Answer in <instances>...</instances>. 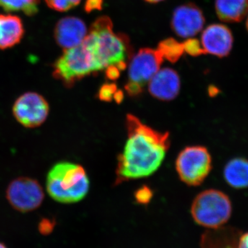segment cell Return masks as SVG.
Listing matches in <instances>:
<instances>
[{
    "mask_svg": "<svg viewBox=\"0 0 248 248\" xmlns=\"http://www.w3.org/2000/svg\"><path fill=\"white\" fill-rule=\"evenodd\" d=\"M55 226V221L48 218H43L39 223L38 230L40 234L47 236L51 234Z\"/></svg>",
    "mask_w": 248,
    "mask_h": 248,
    "instance_id": "cell-24",
    "label": "cell"
},
{
    "mask_svg": "<svg viewBox=\"0 0 248 248\" xmlns=\"http://www.w3.org/2000/svg\"><path fill=\"white\" fill-rule=\"evenodd\" d=\"M223 178L228 186L236 190L248 187V159L246 158H233L225 165Z\"/></svg>",
    "mask_w": 248,
    "mask_h": 248,
    "instance_id": "cell-16",
    "label": "cell"
},
{
    "mask_svg": "<svg viewBox=\"0 0 248 248\" xmlns=\"http://www.w3.org/2000/svg\"><path fill=\"white\" fill-rule=\"evenodd\" d=\"M215 12L222 22H241L248 14V0H215Z\"/></svg>",
    "mask_w": 248,
    "mask_h": 248,
    "instance_id": "cell-17",
    "label": "cell"
},
{
    "mask_svg": "<svg viewBox=\"0 0 248 248\" xmlns=\"http://www.w3.org/2000/svg\"><path fill=\"white\" fill-rule=\"evenodd\" d=\"M24 35L22 19L13 15H0V49L11 48L21 42Z\"/></svg>",
    "mask_w": 248,
    "mask_h": 248,
    "instance_id": "cell-15",
    "label": "cell"
},
{
    "mask_svg": "<svg viewBox=\"0 0 248 248\" xmlns=\"http://www.w3.org/2000/svg\"><path fill=\"white\" fill-rule=\"evenodd\" d=\"M6 197L13 208L27 213L40 208L45 200V192L40 182L34 178L19 177L7 186Z\"/></svg>",
    "mask_w": 248,
    "mask_h": 248,
    "instance_id": "cell-8",
    "label": "cell"
},
{
    "mask_svg": "<svg viewBox=\"0 0 248 248\" xmlns=\"http://www.w3.org/2000/svg\"><path fill=\"white\" fill-rule=\"evenodd\" d=\"M164 61L157 49H140L130 62L128 70V81L125 89L129 95L136 97L141 94L143 88L159 71Z\"/></svg>",
    "mask_w": 248,
    "mask_h": 248,
    "instance_id": "cell-7",
    "label": "cell"
},
{
    "mask_svg": "<svg viewBox=\"0 0 248 248\" xmlns=\"http://www.w3.org/2000/svg\"><path fill=\"white\" fill-rule=\"evenodd\" d=\"M46 186L53 200L69 204L79 202L86 197L90 182L82 166L69 161H60L49 170Z\"/></svg>",
    "mask_w": 248,
    "mask_h": 248,
    "instance_id": "cell-3",
    "label": "cell"
},
{
    "mask_svg": "<svg viewBox=\"0 0 248 248\" xmlns=\"http://www.w3.org/2000/svg\"><path fill=\"white\" fill-rule=\"evenodd\" d=\"M39 0H0V8L7 11H22L24 14L32 16L38 12Z\"/></svg>",
    "mask_w": 248,
    "mask_h": 248,
    "instance_id": "cell-19",
    "label": "cell"
},
{
    "mask_svg": "<svg viewBox=\"0 0 248 248\" xmlns=\"http://www.w3.org/2000/svg\"><path fill=\"white\" fill-rule=\"evenodd\" d=\"M87 27L79 18L66 17L57 23L55 28V41L60 47L66 50L82 43L87 35Z\"/></svg>",
    "mask_w": 248,
    "mask_h": 248,
    "instance_id": "cell-12",
    "label": "cell"
},
{
    "mask_svg": "<svg viewBox=\"0 0 248 248\" xmlns=\"http://www.w3.org/2000/svg\"><path fill=\"white\" fill-rule=\"evenodd\" d=\"M113 99H115L116 102L120 104V103L123 101L124 93L122 92V91H120V90H117V91H116L115 95H114Z\"/></svg>",
    "mask_w": 248,
    "mask_h": 248,
    "instance_id": "cell-28",
    "label": "cell"
},
{
    "mask_svg": "<svg viewBox=\"0 0 248 248\" xmlns=\"http://www.w3.org/2000/svg\"><path fill=\"white\" fill-rule=\"evenodd\" d=\"M128 140L118 158L116 184L149 177L156 172L170 147L169 133L156 131L133 115L126 117Z\"/></svg>",
    "mask_w": 248,
    "mask_h": 248,
    "instance_id": "cell-1",
    "label": "cell"
},
{
    "mask_svg": "<svg viewBox=\"0 0 248 248\" xmlns=\"http://www.w3.org/2000/svg\"><path fill=\"white\" fill-rule=\"evenodd\" d=\"M0 248H8L7 246H6L4 244H3V243L0 242Z\"/></svg>",
    "mask_w": 248,
    "mask_h": 248,
    "instance_id": "cell-30",
    "label": "cell"
},
{
    "mask_svg": "<svg viewBox=\"0 0 248 248\" xmlns=\"http://www.w3.org/2000/svg\"><path fill=\"white\" fill-rule=\"evenodd\" d=\"M53 67L54 78L68 88L98 72L92 53L84 42L77 46L64 50Z\"/></svg>",
    "mask_w": 248,
    "mask_h": 248,
    "instance_id": "cell-5",
    "label": "cell"
},
{
    "mask_svg": "<svg viewBox=\"0 0 248 248\" xmlns=\"http://www.w3.org/2000/svg\"><path fill=\"white\" fill-rule=\"evenodd\" d=\"M246 30H247L248 32V14L247 16V19H246Z\"/></svg>",
    "mask_w": 248,
    "mask_h": 248,
    "instance_id": "cell-31",
    "label": "cell"
},
{
    "mask_svg": "<svg viewBox=\"0 0 248 248\" xmlns=\"http://www.w3.org/2000/svg\"><path fill=\"white\" fill-rule=\"evenodd\" d=\"M153 192H152L151 188L147 187V186H143V187H140L135 194L137 202L139 203L143 204V205H146V204L150 203L152 198H153Z\"/></svg>",
    "mask_w": 248,
    "mask_h": 248,
    "instance_id": "cell-23",
    "label": "cell"
},
{
    "mask_svg": "<svg viewBox=\"0 0 248 248\" xmlns=\"http://www.w3.org/2000/svg\"><path fill=\"white\" fill-rule=\"evenodd\" d=\"M104 0H86L84 10L87 14L94 11H101L102 9Z\"/></svg>",
    "mask_w": 248,
    "mask_h": 248,
    "instance_id": "cell-25",
    "label": "cell"
},
{
    "mask_svg": "<svg viewBox=\"0 0 248 248\" xmlns=\"http://www.w3.org/2000/svg\"><path fill=\"white\" fill-rule=\"evenodd\" d=\"M241 232L231 226L207 231L201 238L202 248H238Z\"/></svg>",
    "mask_w": 248,
    "mask_h": 248,
    "instance_id": "cell-14",
    "label": "cell"
},
{
    "mask_svg": "<svg viewBox=\"0 0 248 248\" xmlns=\"http://www.w3.org/2000/svg\"><path fill=\"white\" fill-rule=\"evenodd\" d=\"M112 28L110 18L102 16L93 23L89 34L83 41L92 53L98 72L125 62L130 52L127 36L115 34Z\"/></svg>",
    "mask_w": 248,
    "mask_h": 248,
    "instance_id": "cell-2",
    "label": "cell"
},
{
    "mask_svg": "<svg viewBox=\"0 0 248 248\" xmlns=\"http://www.w3.org/2000/svg\"><path fill=\"white\" fill-rule=\"evenodd\" d=\"M190 212L197 224L209 230L217 229L229 221L232 204L229 196L223 191L208 189L195 197Z\"/></svg>",
    "mask_w": 248,
    "mask_h": 248,
    "instance_id": "cell-4",
    "label": "cell"
},
{
    "mask_svg": "<svg viewBox=\"0 0 248 248\" xmlns=\"http://www.w3.org/2000/svg\"><path fill=\"white\" fill-rule=\"evenodd\" d=\"M157 50L163 58L172 63L179 61L185 52L183 43L171 37L160 42Z\"/></svg>",
    "mask_w": 248,
    "mask_h": 248,
    "instance_id": "cell-18",
    "label": "cell"
},
{
    "mask_svg": "<svg viewBox=\"0 0 248 248\" xmlns=\"http://www.w3.org/2000/svg\"><path fill=\"white\" fill-rule=\"evenodd\" d=\"M148 83L149 93L159 100L175 99L181 89V80L177 72L170 68L159 70Z\"/></svg>",
    "mask_w": 248,
    "mask_h": 248,
    "instance_id": "cell-13",
    "label": "cell"
},
{
    "mask_svg": "<svg viewBox=\"0 0 248 248\" xmlns=\"http://www.w3.org/2000/svg\"><path fill=\"white\" fill-rule=\"evenodd\" d=\"M213 169V158L203 146H187L181 151L176 161V169L181 180L190 186H200Z\"/></svg>",
    "mask_w": 248,
    "mask_h": 248,
    "instance_id": "cell-6",
    "label": "cell"
},
{
    "mask_svg": "<svg viewBox=\"0 0 248 248\" xmlns=\"http://www.w3.org/2000/svg\"><path fill=\"white\" fill-rule=\"evenodd\" d=\"M183 45H184V51L190 56L199 57L201 55H206L202 43L197 39L192 38V37L187 38L183 43Z\"/></svg>",
    "mask_w": 248,
    "mask_h": 248,
    "instance_id": "cell-20",
    "label": "cell"
},
{
    "mask_svg": "<svg viewBox=\"0 0 248 248\" xmlns=\"http://www.w3.org/2000/svg\"><path fill=\"white\" fill-rule=\"evenodd\" d=\"M117 91L115 84H105L99 89V98L104 102H110L113 99L116 91Z\"/></svg>",
    "mask_w": 248,
    "mask_h": 248,
    "instance_id": "cell-22",
    "label": "cell"
},
{
    "mask_svg": "<svg viewBox=\"0 0 248 248\" xmlns=\"http://www.w3.org/2000/svg\"><path fill=\"white\" fill-rule=\"evenodd\" d=\"M201 43L206 54L218 58H227L232 50L234 36L225 24H212L204 29Z\"/></svg>",
    "mask_w": 248,
    "mask_h": 248,
    "instance_id": "cell-11",
    "label": "cell"
},
{
    "mask_svg": "<svg viewBox=\"0 0 248 248\" xmlns=\"http://www.w3.org/2000/svg\"><path fill=\"white\" fill-rule=\"evenodd\" d=\"M238 248H248V232L240 235Z\"/></svg>",
    "mask_w": 248,
    "mask_h": 248,
    "instance_id": "cell-27",
    "label": "cell"
},
{
    "mask_svg": "<svg viewBox=\"0 0 248 248\" xmlns=\"http://www.w3.org/2000/svg\"><path fill=\"white\" fill-rule=\"evenodd\" d=\"M45 1L50 9L59 12H65L78 6L81 0H45Z\"/></svg>",
    "mask_w": 248,
    "mask_h": 248,
    "instance_id": "cell-21",
    "label": "cell"
},
{
    "mask_svg": "<svg viewBox=\"0 0 248 248\" xmlns=\"http://www.w3.org/2000/svg\"><path fill=\"white\" fill-rule=\"evenodd\" d=\"M106 76L108 79L116 80L120 76V70L116 65H110L106 68Z\"/></svg>",
    "mask_w": 248,
    "mask_h": 248,
    "instance_id": "cell-26",
    "label": "cell"
},
{
    "mask_svg": "<svg viewBox=\"0 0 248 248\" xmlns=\"http://www.w3.org/2000/svg\"><path fill=\"white\" fill-rule=\"evenodd\" d=\"M205 22V16L200 6L194 3H187L174 10L171 28L179 37L187 39L200 33Z\"/></svg>",
    "mask_w": 248,
    "mask_h": 248,
    "instance_id": "cell-10",
    "label": "cell"
},
{
    "mask_svg": "<svg viewBox=\"0 0 248 248\" xmlns=\"http://www.w3.org/2000/svg\"><path fill=\"white\" fill-rule=\"evenodd\" d=\"M50 112L48 101L35 92L23 93L16 99L12 113L18 123L27 128H36L45 123Z\"/></svg>",
    "mask_w": 248,
    "mask_h": 248,
    "instance_id": "cell-9",
    "label": "cell"
},
{
    "mask_svg": "<svg viewBox=\"0 0 248 248\" xmlns=\"http://www.w3.org/2000/svg\"><path fill=\"white\" fill-rule=\"evenodd\" d=\"M146 2L151 3V4H156V3L160 2V1H164V0H145Z\"/></svg>",
    "mask_w": 248,
    "mask_h": 248,
    "instance_id": "cell-29",
    "label": "cell"
}]
</instances>
